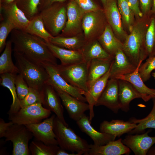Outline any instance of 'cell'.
Segmentation results:
<instances>
[{
  "label": "cell",
  "mask_w": 155,
  "mask_h": 155,
  "mask_svg": "<svg viewBox=\"0 0 155 155\" xmlns=\"http://www.w3.org/2000/svg\"><path fill=\"white\" fill-rule=\"evenodd\" d=\"M51 112L42 104L36 103L20 108L16 113L9 115V119L14 123L20 125L36 123L48 118Z\"/></svg>",
  "instance_id": "obj_8"
},
{
  "label": "cell",
  "mask_w": 155,
  "mask_h": 155,
  "mask_svg": "<svg viewBox=\"0 0 155 155\" xmlns=\"http://www.w3.org/2000/svg\"><path fill=\"white\" fill-rule=\"evenodd\" d=\"M84 13L101 9L92 0H74Z\"/></svg>",
  "instance_id": "obj_43"
},
{
  "label": "cell",
  "mask_w": 155,
  "mask_h": 155,
  "mask_svg": "<svg viewBox=\"0 0 155 155\" xmlns=\"http://www.w3.org/2000/svg\"><path fill=\"white\" fill-rule=\"evenodd\" d=\"M149 131L140 135H128L122 142L136 155H146L155 143V136L148 135Z\"/></svg>",
  "instance_id": "obj_17"
},
{
  "label": "cell",
  "mask_w": 155,
  "mask_h": 155,
  "mask_svg": "<svg viewBox=\"0 0 155 155\" xmlns=\"http://www.w3.org/2000/svg\"><path fill=\"white\" fill-rule=\"evenodd\" d=\"M104 11L100 9L85 13L82 19V27L86 42L97 39L103 32Z\"/></svg>",
  "instance_id": "obj_9"
},
{
  "label": "cell",
  "mask_w": 155,
  "mask_h": 155,
  "mask_svg": "<svg viewBox=\"0 0 155 155\" xmlns=\"http://www.w3.org/2000/svg\"><path fill=\"white\" fill-rule=\"evenodd\" d=\"M107 0H101V1L103 4L104 5L106 2Z\"/></svg>",
  "instance_id": "obj_52"
},
{
  "label": "cell",
  "mask_w": 155,
  "mask_h": 155,
  "mask_svg": "<svg viewBox=\"0 0 155 155\" xmlns=\"http://www.w3.org/2000/svg\"><path fill=\"white\" fill-rule=\"evenodd\" d=\"M104 106L113 111L117 113L120 109L119 97L118 80L110 78L102 93L95 106Z\"/></svg>",
  "instance_id": "obj_13"
},
{
  "label": "cell",
  "mask_w": 155,
  "mask_h": 155,
  "mask_svg": "<svg viewBox=\"0 0 155 155\" xmlns=\"http://www.w3.org/2000/svg\"><path fill=\"white\" fill-rule=\"evenodd\" d=\"M14 123L10 121L8 123H6L3 119H0V137H4L5 133L7 129Z\"/></svg>",
  "instance_id": "obj_47"
},
{
  "label": "cell",
  "mask_w": 155,
  "mask_h": 155,
  "mask_svg": "<svg viewBox=\"0 0 155 155\" xmlns=\"http://www.w3.org/2000/svg\"><path fill=\"white\" fill-rule=\"evenodd\" d=\"M152 75L155 79V70L154 72L152 73Z\"/></svg>",
  "instance_id": "obj_53"
},
{
  "label": "cell",
  "mask_w": 155,
  "mask_h": 155,
  "mask_svg": "<svg viewBox=\"0 0 155 155\" xmlns=\"http://www.w3.org/2000/svg\"><path fill=\"white\" fill-rule=\"evenodd\" d=\"M129 5L135 16L137 18H142L143 15L139 7V0H128Z\"/></svg>",
  "instance_id": "obj_45"
},
{
  "label": "cell",
  "mask_w": 155,
  "mask_h": 155,
  "mask_svg": "<svg viewBox=\"0 0 155 155\" xmlns=\"http://www.w3.org/2000/svg\"><path fill=\"white\" fill-rule=\"evenodd\" d=\"M80 51L84 61L88 63L94 59H106L114 57L105 51L97 39L86 42Z\"/></svg>",
  "instance_id": "obj_29"
},
{
  "label": "cell",
  "mask_w": 155,
  "mask_h": 155,
  "mask_svg": "<svg viewBox=\"0 0 155 155\" xmlns=\"http://www.w3.org/2000/svg\"><path fill=\"white\" fill-rule=\"evenodd\" d=\"M61 75L69 84L78 88L82 94L88 90V63L84 61L68 65H56Z\"/></svg>",
  "instance_id": "obj_6"
},
{
  "label": "cell",
  "mask_w": 155,
  "mask_h": 155,
  "mask_svg": "<svg viewBox=\"0 0 155 155\" xmlns=\"http://www.w3.org/2000/svg\"><path fill=\"white\" fill-rule=\"evenodd\" d=\"M41 0H17L18 7L29 20L38 13V6Z\"/></svg>",
  "instance_id": "obj_37"
},
{
  "label": "cell",
  "mask_w": 155,
  "mask_h": 155,
  "mask_svg": "<svg viewBox=\"0 0 155 155\" xmlns=\"http://www.w3.org/2000/svg\"><path fill=\"white\" fill-rule=\"evenodd\" d=\"M143 61H141L135 71L132 73L120 75L115 78L127 81L131 83L136 90L146 98L148 101L155 98V89L150 88L146 86L139 73V67Z\"/></svg>",
  "instance_id": "obj_26"
},
{
  "label": "cell",
  "mask_w": 155,
  "mask_h": 155,
  "mask_svg": "<svg viewBox=\"0 0 155 155\" xmlns=\"http://www.w3.org/2000/svg\"><path fill=\"white\" fill-rule=\"evenodd\" d=\"M49 42L63 48L71 50L80 51L85 44L84 35L82 33L71 37H63L59 36L51 38Z\"/></svg>",
  "instance_id": "obj_30"
},
{
  "label": "cell",
  "mask_w": 155,
  "mask_h": 155,
  "mask_svg": "<svg viewBox=\"0 0 155 155\" xmlns=\"http://www.w3.org/2000/svg\"><path fill=\"white\" fill-rule=\"evenodd\" d=\"M110 77V70L104 75L95 82L83 95L89 107V120L91 123L94 117V107L104 90Z\"/></svg>",
  "instance_id": "obj_18"
},
{
  "label": "cell",
  "mask_w": 155,
  "mask_h": 155,
  "mask_svg": "<svg viewBox=\"0 0 155 155\" xmlns=\"http://www.w3.org/2000/svg\"><path fill=\"white\" fill-rule=\"evenodd\" d=\"M32 155H56L60 148L58 145H48L36 140L32 141L29 146Z\"/></svg>",
  "instance_id": "obj_36"
},
{
  "label": "cell",
  "mask_w": 155,
  "mask_h": 155,
  "mask_svg": "<svg viewBox=\"0 0 155 155\" xmlns=\"http://www.w3.org/2000/svg\"><path fill=\"white\" fill-rule=\"evenodd\" d=\"M114 58V57L106 59H94L88 63V88L110 70Z\"/></svg>",
  "instance_id": "obj_25"
},
{
  "label": "cell",
  "mask_w": 155,
  "mask_h": 155,
  "mask_svg": "<svg viewBox=\"0 0 155 155\" xmlns=\"http://www.w3.org/2000/svg\"><path fill=\"white\" fill-rule=\"evenodd\" d=\"M147 154L155 155V147H151L149 150Z\"/></svg>",
  "instance_id": "obj_50"
},
{
  "label": "cell",
  "mask_w": 155,
  "mask_h": 155,
  "mask_svg": "<svg viewBox=\"0 0 155 155\" xmlns=\"http://www.w3.org/2000/svg\"><path fill=\"white\" fill-rule=\"evenodd\" d=\"M46 42L54 55L60 60L62 65H70L84 61L80 50L67 49L55 45L49 42Z\"/></svg>",
  "instance_id": "obj_24"
},
{
  "label": "cell",
  "mask_w": 155,
  "mask_h": 155,
  "mask_svg": "<svg viewBox=\"0 0 155 155\" xmlns=\"http://www.w3.org/2000/svg\"><path fill=\"white\" fill-rule=\"evenodd\" d=\"M155 69V56L148 57L144 63L141 64L139 72L144 82L150 79L152 72Z\"/></svg>",
  "instance_id": "obj_40"
},
{
  "label": "cell",
  "mask_w": 155,
  "mask_h": 155,
  "mask_svg": "<svg viewBox=\"0 0 155 155\" xmlns=\"http://www.w3.org/2000/svg\"><path fill=\"white\" fill-rule=\"evenodd\" d=\"M139 1L143 16L149 14L151 12L152 0H139Z\"/></svg>",
  "instance_id": "obj_44"
},
{
  "label": "cell",
  "mask_w": 155,
  "mask_h": 155,
  "mask_svg": "<svg viewBox=\"0 0 155 155\" xmlns=\"http://www.w3.org/2000/svg\"><path fill=\"white\" fill-rule=\"evenodd\" d=\"M153 106L149 114L142 119L132 118L129 121L137 124V126L129 133L134 134L142 132L147 128L155 129V98H152Z\"/></svg>",
  "instance_id": "obj_34"
},
{
  "label": "cell",
  "mask_w": 155,
  "mask_h": 155,
  "mask_svg": "<svg viewBox=\"0 0 155 155\" xmlns=\"http://www.w3.org/2000/svg\"><path fill=\"white\" fill-rule=\"evenodd\" d=\"M145 45L148 57L155 56V15L153 14L146 34Z\"/></svg>",
  "instance_id": "obj_38"
},
{
  "label": "cell",
  "mask_w": 155,
  "mask_h": 155,
  "mask_svg": "<svg viewBox=\"0 0 155 155\" xmlns=\"http://www.w3.org/2000/svg\"><path fill=\"white\" fill-rule=\"evenodd\" d=\"M14 29H16L15 26L6 19H5L1 22L0 24V53L5 48L8 36Z\"/></svg>",
  "instance_id": "obj_41"
},
{
  "label": "cell",
  "mask_w": 155,
  "mask_h": 155,
  "mask_svg": "<svg viewBox=\"0 0 155 155\" xmlns=\"http://www.w3.org/2000/svg\"><path fill=\"white\" fill-rule=\"evenodd\" d=\"M12 43L10 40L6 42L3 52L0 57V74L19 73V70L13 63L11 57Z\"/></svg>",
  "instance_id": "obj_33"
},
{
  "label": "cell",
  "mask_w": 155,
  "mask_h": 155,
  "mask_svg": "<svg viewBox=\"0 0 155 155\" xmlns=\"http://www.w3.org/2000/svg\"><path fill=\"white\" fill-rule=\"evenodd\" d=\"M57 91L70 117L78 121L89 110V105L86 102L80 101L69 94L59 89H55Z\"/></svg>",
  "instance_id": "obj_15"
},
{
  "label": "cell",
  "mask_w": 155,
  "mask_h": 155,
  "mask_svg": "<svg viewBox=\"0 0 155 155\" xmlns=\"http://www.w3.org/2000/svg\"><path fill=\"white\" fill-rule=\"evenodd\" d=\"M53 131L61 148L79 155H88L90 145L73 129L65 126L56 116L54 121Z\"/></svg>",
  "instance_id": "obj_4"
},
{
  "label": "cell",
  "mask_w": 155,
  "mask_h": 155,
  "mask_svg": "<svg viewBox=\"0 0 155 155\" xmlns=\"http://www.w3.org/2000/svg\"><path fill=\"white\" fill-rule=\"evenodd\" d=\"M17 74L5 73L0 74V85L7 88L11 94L13 101L8 112L9 115L15 113L21 108L15 84V78Z\"/></svg>",
  "instance_id": "obj_31"
},
{
  "label": "cell",
  "mask_w": 155,
  "mask_h": 155,
  "mask_svg": "<svg viewBox=\"0 0 155 155\" xmlns=\"http://www.w3.org/2000/svg\"><path fill=\"white\" fill-rule=\"evenodd\" d=\"M111 26L107 24L97 40L105 50L111 56L114 57L119 50H123V43L115 35Z\"/></svg>",
  "instance_id": "obj_28"
},
{
  "label": "cell",
  "mask_w": 155,
  "mask_h": 155,
  "mask_svg": "<svg viewBox=\"0 0 155 155\" xmlns=\"http://www.w3.org/2000/svg\"><path fill=\"white\" fill-rule=\"evenodd\" d=\"M13 55L19 73L29 87L42 90L49 79L48 74L43 66L30 60L17 52L14 51Z\"/></svg>",
  "instance_id": "obj_3"
},
{
  "label": "cell",
  "mask_w": 155,
  "mask_h": 155,
  "mask_svg": "<svg viewBox=\"0 0 155 155\" xmlns=\"http://www.w3.org/2000/svg\"><path fill=\"white\" fill-rule=\"evenodd\" d=\"M137 67L131 62L123 50L119 49L115 54L110 69L109 79L132 73Z\"/></svg>",
  "instance_id": "obj_23"
},
{
  "label": "cell",
  "mask_w": 155,
  "mask_h": 155,
  "mask_svg": "<svg viewBox=\"0 0 155 155\" xmlns=\"http://www.w3.org/2000/svg\"><path fill=\"white\" fill-rule=\"evenodd\" d=\"M151 12L153 14L155 15V0H152V5Z\"/></svg>",
  "instance_id": "obj_51"
},
{
  "label": "cell",
  "mask_w": 155,
  "mask_h": 155,
  "mask_svg": "<svg viewBox=\"0 0 155 155\" xmlns=\"http://www.w3.org/2000/svg\"><path fill=\"white\" fill-rule=\"evenodd\" d=\"M14 82L18 98L21 100L28 93L30 87L20 73L16 75Z\"/></svg>",
  "instance_id": "obj_42"
},
{
  "label": "cell",
  "mask_w": 155,
  "mask_h": 155,
  "mask_svg": "<svg viewBox=\"0 0 155 155\" xmlns=\"http://www.w3.org/2000/svg\"><path fill=\"white\" fill-rule=\"evenodd\" d=\"M63 3H54L42 10L38 13L46 29L53 36L60 34L66 23V7Z\"/></svg>",
  "instance_id": "obj_5"
},
{
  "label": "cell",
  "mask_w": 155,
  "mask_h": 155,
  "mask_svg": "<svg viewBox=\"0 0 155 155\" xmlns=\"http://www.w3.org/2000/svg\"><path fill=\"white\" fill-rule=\"evenodd\" d=\"M76 122L82 131L88 135L92 140L95 145H104L111 141L115 140L116 138V137L113 135L95 130L91 125L89 117L85 114Z\"/></svg>",
  "instance_id": "obj_19"
},
{
  "label": "cell",
  "mask_w": 155,
  "mask_h": 155,
  "mask_svg": "<svg viewBox=\"0 0 155 155\" xmlns=\"http://www.w3.org/2000/svg\"><path fill=\"white\" fill-rule=\"evenodd\" d=\"M42 65L46 69L48 74L47 83L52 86L55 89L65 92L82 102H87L86 98L82 94V92L67 82L59 73L57 65Z\"/></svg>",
  "instance_id": "obj_11"
},
{
  "label": "cell",
  "mask_w": 155,
  "mask_h": 155,
  "mask_svg": "<svg viewBox=\"0 0 155 155\" xmlns=\"http://www.w3.org/2000/svg\"><path fill=\"white\" fill-rule=\"evenodd\" d=\"M10 40L13 45V51L30 60L41 65H58L57 58L42 39L23 30L14 29L11 33Z\"/></svg>",
  "instance_id": "obj_1"
},
{
  "label": "cell",
  "mask_w": 155,
  "mask_h": 155,
  "mask_svg": "<svg viewBox=\"0 0 155 155\" xmlns=\"http://www.w3.org/2000/svg\"><path fill=\"white\" fill-rule=\"evenodd\" d=\"M119 82V97L120 109L127 112L129 110V104L133 100L142 98L147 102L145 97L139 93L129 82L118 79Z\"/></svg>",
  "instance_id": "obj_21"
},
{
  "label": "cell",
  "mask_w": 155,
  "mask_h": 155,
  "mask_svg": "<svg viewBox=\"0 0 155 155\" xmlns=\"http://www.w3.org/2000/svg\"><path fill=\"white\" fill-rule=\"evenodd\" d=\"M130 149L122 142L121 138L109 142L103 146L90 145L88 155H121L129 154Z\"/></svg>",
  "instance_id": "obj_22"
},
{
  "label": "cell",
  "mask_w": 155,
  "mask_h": 155,
  "mask_svg": "<svg viewBox=\"0 0 155 155\" xmlns=\"http://www.w3.org/2000/svg\"><path fill=\"white\" fill-rule=\"evenodd\" d=\"M29 92L25 97L20 100V108L36 103H44V95L43 90H39L29 87Z\"/></svg>",
  "instance_id": "obj_39"
},
{
  "label": "cell",
  "mask_w": 155,
  "mask_h": 155,
  "mask_svg": "<svg viewBox=\"0 0 155 155\" xmlns=\"http://www.w3.org/2000/svg\"><path fill=\"white\" fill-rule=\"evenodd\" d=\"M137 124L130 121H125L120 120H112L111 121H104L100 126V132L120 137L129 133L135 128Z\"/></svg>",
  "instance_id": "obj_27"
},
{
  "label": "cell",
  "mask_w": 155,
  "mask_h": 155,
  "mask_svg": "<svg viewBox=\"0 0 155 155\" xmlns=\"http://www.w3.org/2000/svg\"><path fill=\"white\" fill-rule=\"evenodd\" d=\"M103 5L104 12L108 24L114 33L118 36L119 39L121 41V40H123L124 42L127 35L123 27L117 0H107Z\"/></svg>",
  "instance_id": "obj_14"
},
{
  "label": "cell",
  "mask_w": 155,
  "mask_h": 155,
  "mask_svg": "<svg viewBox=\"0 0 155 155\" xmlns=\"http://www.w3.org/2000/svg\"><path fill=\"white\" fill-rule=\"evenodd\" d=\"M56 115H53L40 123L25 125L36 140L48 145H58L53 131L54 121Z\"/></svg>",
  "instance_id": "obj_12"
},
{
  "label": "cell",
  "mask_w": 155,
  "mask_h": 155,
  "mask_svg": "<svg viewBox=\"0 0 155 155\" xmlns=\"http://www.w3.org/2000/svg\"><path fill=\"white\" fill-rule=\"evenodd\" d=\"M56 155H79L77 153H69L66 150L60 148L57 152Z\"/></svg>",
  "instance_id": "obj_48"
},
{
  "label": "cell",
  "mask_w": 155,
  "mask_h": 155,
  "mask_svg": "<svg viewBox=\"0 0 155 155\" xmlns=\"http://www.w3.org/2000/svg\"><path fill=\"white\" fill-rule=\"evenodd\" d=\"M32 133L24 125L13 123L6 131L4 137L5 141H11L13 145V155H28L29 141Z\"/></svg>",
  "instance_id": "obj_7"
},
{
  "label": "cell",
  "mask_w": 155,
  "mask_h": 155,
  "mask_svg": "<svg viewBox=\"0 0 155 155\" xmlns=\"http://www.w3.org/2000/svg\"><path fill=\"white\" fill-rule=\"evenodd\" d=\"M66 0H41L38 6V13L42 10L56 3H63Z\"/></svg>",
  "instance_id": "obj_46"
},
{
  "label": "cell",
  "mask_w": 155,
  "mask_h": 155,
  "mask_svg": "<svg viewBox=\"0 0 155 155\" xmlns=\"http://www.w3.org/2000/svg\"><path fill=\"white\" fill-rule=\"evenodd\" d=\"M17 0H0V5L10 3Z\"/></svg>",
  "instance_id": "obj_49"
},
{
  "label": "cell",
  "mask_w": 155,
  "mask_h": 155,
  "mask_svg": "<svg viewBox=\"0 0 155 155\" xmlns=\"http://www.w3.org/2000/svg\"><path fill=\"white\" fill-rule=\"evenodd\" d=\"M116 0L123 22L130 32L135 22V14L129 5L128 0Z\"/></svg>",
  "instance_id": "obj_35"
},
{
  "label": "cell",
  "mask_w": 155,
  "mask_h": 155,
  "mask_svg": "<svg viewBox=\"0 0 155 155\" xmlns=\"http://www.w3.org/2000/svg\"><path fill=\"white\" fill-rule=\"evenodd\" d=\"M0 10L4 13L5 19L11 23L16 29L24 31L28 25L30 20L18 7L16 1L0 5Z\"/></svg>",
  "instance_id": "obj_20"
},
{
  "label": "cell",
  "mask_w": 155,
  "mask_h": 155,
  "mask_svg": "<svg viewBox=\"0 0 155 155\" xmlns=\"http://www.w3.org/2000/svg\"><path fill=\"white\" fill-rule=\"evenodd\" d=\"M152 14L144 15L142 20L134 22L130 34L123 42V50L129 60L137 67L148 57L145 45L146 32Z\"/></svg>",
  "instance_id": "obj_2"
},
{
  "label": "cell",
  "mask_w": 155,
  "mask_h": 155,
  "mask_svg": "<svg viewBox=\"0 0 155 155\" xmlns=\"http://www.w3.org/2000/svg\"><path fill=\"white\" fill-rule=\"evenodd\" d=\"M42 90L44 95L43 106L54 112L63 123L68 127L64 117L61 100L57 91L52 86L48 83L44 86Z\"/></svg>",
  "instance_id": "obj_16"
},
{
  "label": "cell",
  "mask_w": 155,
  "mask_h": 155,
  "mask_svg": "<svg viewBox=\"0 0 155 155\" xmlns=\"http://www.w3.org/2000/svg\"><path fill=\"white\" fill-rule=\"evenodd\" d=\"M24 31L40 38L46 42H49V39L53 37L46 29L42 19L38 14L30 20Z\"/></svg>",
  "instance_id": "obj_32"
},
{
  "label": "cell",
  "mask_w": 155,
  "mask_h": 155,
  "mask_svg": "<svg viewBox=\"0 0 155 155\" xmlns=\"http://www.w3.org/2000/svg\"><path fill=\"white\" fill-rule=\"evenodd\" d=\"M66 9V23L61 34L59 36L71 37L81 33L82 21L84 13L74 0L69 1Z\"/></svg>",
  "instance_id": "obj_10"
}]
</instances>
